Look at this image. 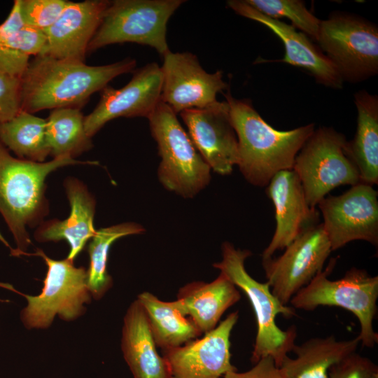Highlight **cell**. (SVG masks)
Instances as JSON below:
<instances>
[{
	"label": "cell",
	"mask_w": 378,
	"mask_h": 378,
	"mask_svg": "<svg viewBox=\"0 0 378 378\" xmlns=\"http://www.w3.org/2000/svg\"><path fill=\"white\" fill-rule=\"evenodd\" d=\"M136 64L132 58L91 66L80 60L36 56L21 77V108L34 113L45 109L79 108L111 80L132 72Z\"/></svg>",
	"instance_id": "1"
},
{
	"label": "cell",
	"mask_w": 378,
	"mask_h": 378,
	"mask_svg": "<svg viewBox=\"0 0 378 378\" xmlns=\"http://www.w3.org/2000/svg\"><path fill=\"white\" fill-rule=\"evenodd\" d=\"M224 95L238 141L237 166L244 178L264 187L278 172L292 170L298 153L315 130L314 124L279 131L261 118L249 100L236 99L230 92Z\"/></svg>",
	"instance_id": "2"
},
{
	"label": "cell",
	"mask_w": 378,
	"mask_h": 378,
	"mask_svg": "<svg viewBox=\"0 0 378 378\" xmlns=\"http://www.w3.org/2000/svg\"><path fill=\"white\" fill-rule=\"evenodd\" d=\"M81 162L66 156L36 162L13 157L0 141V214L16 244L12 255H25L31 244L27 227L38 226L48 214L46 179L60 167Z\"/></svg>",
	"instance_id": "3"
},
{
	"label": "cell",
	"mask_w": 378,
	"mask_h": 378,
	"mask_svg": "<svg viewBox=\"0 0 378 378\" xmlns=\"http://www.w3.org/2000/svg\"><path fill=\"white\" fill-rule=\"evenodd\" d=\"M222 259L213 264L248 297L253 309L257 333L251 360L254 364L260 358L270 356L279 368L288 354L292 351L297 329L290 326L286 330L276 323L278 314L286 318L296 316L293 307L284 305L272 294L267 282L260 283L246 271L245 260L251 255L249 250L237 248L229 241L221 246Z\"/></svg>",
	"instance_id": "4"
},
{
	"label": "cell",
	"mask_w": 378,
	"mask_h": 378,
	"mask_svg": "<svg viewBox=\"0 0 378 378\" xmlns=\"http://www.w3.org/2000/svg\"><path fill=\"white\" fill-rule=\"evenodd\" d=\"M336 263L337 258H331L325 270L318 272L289 303L294 309L313 311L319 306H335L349 311L359 321L358 336L362 346L372 348L378 343V333L373 328L377 314L378 276L354 267L342 278L330 280L328 276Z\"/></svg>",
	"instance_id": "5"
},
{
	"label": "cell",
	"mask_w": 378,
	"mask_h": 378,
	"mask_svg": "<svg viewBox=\"0 0 378 378\" xmlns=\"http://www.w3.org/2000/svg\"><path fill=\"white\" fill-rule=\"evenodd\" d=\"M148 119L161 159L160 183L184 198L195 197L209 183L211 168L167 104L160 101Z\"/></svg>",
	"instance_id": "6"
},
{
	"label": "cell",
	"mask_w": 378,
	"mask_h": 378,
	"mask_svg": "<svg viewBox=\"0 0 378 378\" xmlns=\"http://www.w3.org/2000/svg\"><path fill=\"white\" fill-rule=\"evenodd\" d=\"M41 257L47 266L43 287L40 294L29 295L15 290L11 285L0 283V286L24 297L27 306L20 312L24 326L30 329H46L51 326L55 316L66 321H74L86 312L85 304L92 295L87 286V270L74 266L66 258L54 260L41 249L32 254Z\"/></svg>",
	"instance_id": "7"
},
{
	"label": "cell",
	"mask_w": 378,
	"mask_h": 378,
	"mask_svg": "<svg viewBox=\"0 0 378 378\" xmlns=\"http://www.w3.org/2000/svg\"><path fill=\"white\" fill-rule=\"evenodd\" d=\"M183 0L111 1L88 46V52L108 45L135 43L153 48L163 56L169 50L167 22Z\"/></svg>",
	"instance_id": "8"
},
{
	"label": "cell",
	"mask_w": 378,
	"mask_h": 378,
	"mask_svg": "<svg viewBox=\"0 0 378 378\" xmlns=\"http://www.w3.org/2000/svg\"><path fill=\"white\" fill-rule=\"evenodd\" d=\"M345 136L329 127L315 130L298 153L293 171L310 206L335 188L360 182L357 168L347 155Z\"/></svg>",
	"instance_id": "9"
},
{
	"label": "cell",
	"mask_w": 378,
	"mask_h": 378,
	"mask_svg": "<svg viewBox=\"0 0 378 378\" xmlns=\"http://www.w3.org/2000/svg\"><path fill=\"white\" fill-rule=\"evenodd\" d=\"M318 42L343 81L356 83L378 72V29L358 16L335 13L321 21Z\"/></svg>",
	"instance_id": "10"
},
{
	"label": "cell",
	"mask_w": 378,
	"mask_h": 378,
	"mask_svg": "<svg viewBox=\"0 0 378 378\" xmlns=\"http://www.w3.org/2000/svg\"><path fill=\"white\" fill-rule=\"evenodd\" d=\"M332 251L322 223H318L302 232L280 256L262 259L272 294L287 305L323 270Z\"/></svg>",
	"instance_id": "11"
},
{
	"label": "cell",
	"mask_w": 378,
	"mask_h": 378,
	"mask_svg": "<svg viewBox=\"0 0 378 378\" xmlns=\"http://www.w3.org/2000/svg\"><path fill=\"white\" fill-rule=\"evenodd\" d=\"M377 197L373 186L359 182L342 195H329L318 202L332 251L355 240L377 246Z\"/></svg>",
	"instance_id": "12"
},
{
	"label": "cell",
	"mask_w": 378,
	"mask_h": 378,
	"mask_svg": "<svg viewBox=\"0 0 378 378\" xmlns=\"http://www.w3.org/2000/svg\"><path fill=\"white\" fill-rule=\"evenodd\" d=\"M161 102L176 114L190 108L207 107L218 100L217 94L227 88L223 71L206 72L197 56L190 52L163 55Z\"/></svg>",
	"instance_id": "13"
},
{
	"label": "cell",
	"mask_w": 378,
	"mask_h": 378,
	"mask_svg": "<svg viewBox=\"0 0 378 378\" xmlns=\"http://www.w3.org/2000/svg\"><path fill=\"white\" fill-rule=\"evenodd\" d=\"M162 74L156 62L134 72L121 88L106 86L94 109L84 118L85 130L92 138L108 122L118 118H147L161 101Z\"/></svg>",
	"instance_id": "14"
},
{
	"label": "cell",
	"mask_w": 378,
	"mask_h": 378,
	"mask_svg": "<svg viewBox=\"0 0 378 378\" xmlns=\"http://www.w3.org/2000/svg\"><path fill=\"white\" fill-rule=\"evenodd\" d=\"M238 318L236 311L202 338L162 350L170 378H221L237 370L231 363L230 335Z\"/></svg>",
	"instance_id": "15"
},
{
	"label": "cell",
	"mask_w": 378,
	"mask_h": 378,
	"mask_svg": "<svg viewBox=\"0 0 378 378\" xmlns=\"http://www.w3.org/2000/svg\"><path fill=\"white\" fill-rule=\"evenodd\" d=\"M180 116L196 149L211 169L232 173L239 160L238 141L226 101L183 111Z\"/></svg>",
	"instance_id": "16"
},
{
	"label": "cell",
	"mask_w": 378,
	"mask_h": 378,
	"mask_svg": "<svg viewBox=\"0 0 378 378\" xmlns=\"http://www.w3.org/2000/svg\"><path fill=\"white\" fill-rule=\"evenodd\" d=\"M267 186L266 193L275 209L276 225L262 259L272 257L302 232L318 224L319 216L316 209L309 206L300 181L293 170L278 172Z\"/></svg>",
	"instance_id": "17"
},
{
	"label": "cell",
	"mask_w": 378,
	"mask_h": 378,
	"mask_svg": "<svg viewBox=\"0 0 378 378\" xmlns=\"http://www.w3.org/2000/svg\"><path fill=\"white\" fill-rule=\"evenodd\" d=\"M110 1H69L55 22L45 31L46 46L41 55L84 62L88 44Z\"/></svg>",
	"instance_id": "18"
},
{
	"label": "cell",
	"mask_w": 378,
	"mask_h": 378,
	"mask_svg": "<svg viewBox=\"0 0 378 378\" xmlns=\"http://www.w3.org/2000/svg\"><path fill=\"white\" fill-rule=\"evenodd\" d=\"M227 5L237 14L257 21L270 29L282 41L285 55L281 62L303 68L321 84L341 88L343 80L330 60L304 33L279 20L260 13L245 1H228Z\"/></svg>",
	"instance_id": "19"
},
{
	"label": "cell",
	"mask_w": 378,
	"mask_h": 378,
	"mask_svg": "<svg viewBox=\"0 0 378 378\" xmlns=\"http://www.w3.org/2000/svg\"><path fill=\"white\" fill-rule=\"evenodd\" d=\"M64 185L71 207L69 216L63 220L42 222L34 236L39 242L66 240L70 247L66 258L74 261L97 232L94 226L96 200L86 186L76 178H67Z\"/></svg>",
	"instance_id": "20"
},
{
	"label": "cell",
	"mask_w": 378,
	"mask_h": 378,
	"mask_svg": "<svg viewBox=\"0 0 378 378\" xmlns=\"http://www.w3.org/2000/svg\"><path fill=\"white\" fill-rule=\"evenodd\" d=\"M121 350L134 378H170L167 363L157 351L146 313L137 300L124 316Z\"/></svg>",
	"instance_id": "21"
},
{
	"label": "cell",
	"mask_w": 378,
	"mask_h": 378,
	"mask_svg": "<svg viewBox=\"0 0 378 378\" xmlns=\"http://www.w3.org/2000/svg\"><path fill=\"white\" fill-rule=\"evenodd\" d=\"M241 299L238 288L220 273L213 281H192L179 288L176 300L202 333L214 329L225 311Z\"/></svg>",
	"instance_id": "22"
},
{
	"label": "cell",
	"mask_w": 378,
	"mask_h": 378,
	"mask_svg": "<svg viewBox=\"0 0 378 378\" xmlns=\"http://www.w3.org/2000/svg\"><path fill=\"white\" fill-rule=\"evenodd\" d=\"M358 336L338 340L334 335L309 339L293 348V358L287 356L279 370L284 378H328L331 367L356 351Z\"/></svg>",
	"instance_id": "23"
},
{
	"label": "cell",
	"mask_w": 378,
	"mask_h": 378,
	"mask_svg": "<svg viewBox=\"0 0 378 378\" xmlns=\"http://www.w3.org/2000/svg\"><path fill=\"white\" fill-rule=\"evenodd\" d=\"M358 118L354 138L347 141V155L358 169L360 182L378 183V98L365 90L354 95Z\"/></svg>",
	"instance_id": "24"
},
{
	"label": "cell",
	"mask_w": 378,
	"mask_h": 378,
	"mask_svg": "<svg viewBox=\"0 0 378 378\" xmlns=\"http://www.w3.org/2000/svg\"><path fill=\"white\" fill-rule=\"evenodd\" d=\"M136 300L146 313L157 347L164 350L180 346L202 335L176 300L163 301L148 291L138 295Z\"/></svg>",
	"instance_id": "25"
},
{
	"label": "cell",
	"mask_w": 378,
	"mask_h": 378,
	"mask_svg": "<svg viewBox=\"0 0 378 378\" xmlns=\"http://www.w3.org/2000/svg\"><path fill=\"white\" fill-rule=\"evenodd\" d=\"M0 141L21 159L44 162L50 155L46 120L22 110L0 122Z\"/></svg>",
	"instance_id": "26"
},
{
	"label": "cell",
	"mask_w": 378,
	"mask_h": 378,
	"mask_svg": "<svg viewBox=\"0 0 378 378\" xmlns=\"http://www.w3.org/2000/svg\"><path fill=\"white\" fill-rule=\"evenodd\" d=\"M84 118L79 108L52 109L46 119V136L50 155L75 159L93 146L92 138L85 132Z\"/></svg>",
	"instance_id": "27"
},
{
	"label": "cell",
	"mask_w": 378,
	"mask_h": 378,
	"mask_svg": "<svg viewBox=\"0 0 378 378\" xmlns=\"http://www.w3.org/2000/svg\"><path fill=\"white\" fill-rule=\"evenodd\" d=\"M144 232L142 225L134 222L119 223L97 230L88 247L90 264L87 270V286L92 298L101 299L113 285L112 277L107 270L112 244L123 237Z\"/></svg>",
	"instance_id": "28"
},
{
	"label": "cell",
	"mask_w": 378,
	"mask_h": 378,
	"mask_svg": "<svg viewBox=\"0 0 378 378\" xmlns=\"http://www.w3.org/2000/svg\"><path fill=\"white\" fill-rule=\"evenodd\" d=\"M248 5L271 18H286L316 41L321 21L308 10L304 1L299 0H246Z\"/></svg>",
	"instance_id": "29"
},
{
	"label": "cell",
	"mask_w": 378,
	"mask_h": 378,
	"mask_svg": "<svg viewBox=\"0 0 378 378\" xmlns=\"http://www.w3.org/2000/svg\"><path fill=\"white\" fill-rule=\"evenodd\" d=\"M69 1L19 0L24 26L45 31L58 19Z\"/></svg>",
	"instance_id": "30"
},
{
	"label": "cell",
	"mask_w": 378,
	"mask_h": 378,
	"mask_svg": "<svg viewBox=\"0 0 378 378\" xmlns=\"http://www.w3.org/2000/svg\"><path fill=\"white\" fill-rule=\"evenodd\" d=\"M328 378H378V367L368 357L354 352L332 365Z\"/></svg>",
	"instance_id": "31"
},
{
	"label": "cell",
	"mask_w": 378,
	"mask_h": 378,
	"mask_svg": "<svg viewBox=\"0 0 378 378\" xmlns=\"http://www.w3.org/2000/svg\"><path fill=\"white\" fill-rule=\"evenodd\" d=\"M21 106V78L0 72V122L13 119L22 111Z\"/></svg>",
	"instance_id": "32"
},
{
	"label": "cell",
	"mask_w": 378,
	"mask_h": 378,
	"mask_svg": "<svg viewBox=\"0 0 378 378\" xmlns=\"http://www.w3.org/2000/svg\"><path fill=\"white\" fill-rule=\"evenodd\" d=\"M46 46L45 31L23 26L14 33L3 46L10 48L29 57L42 55Z\"/></svg>",
	"instance_id": "33"
},
{
	"label": "cell",
	"mask_w": 378,
	"mask_h": 378,
	"mask_svg": "<svg viewBox=\"0 0 378 378\" xmlns=\"http://www.w3.org/2000/svg\"><path fill=\"white\" fill-rule=\"evenodd\" d=\"M223 378H284L279 368L270 356L260 358L253 366L242 372L233 370L226 373Z\"/></svg>",
	"instance_id": "34"
},
{
	"label": "cell",
	"mask_w": 378,
	"mask_h": 378,
	"mask_svg": "<svg viewBox=\"0 0 378 378\" xmlns=\"http://www.w3.org/2000/svg\"><path fill=\"white\" fill-rule=\"evenodd\" d=\"M5 301H7V300H2V299L0 298V302H5Z\"/></svg>",
	"instance_id": "35"
}]
</instances>
